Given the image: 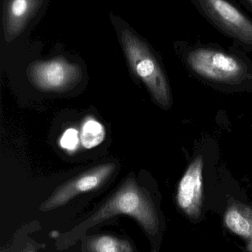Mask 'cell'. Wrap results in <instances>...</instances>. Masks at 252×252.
<instances>
[{
  "instance_id": "cell-1",
  "label": "cell",
  "mask_w": 252,
  "mask_h": 252,
  "mask_svg": "<svg viewBox=\"0 0 252 252\" xmlns=\"http://www.w3.org/2000/svg\"><path fill=\"white\" fill-rule=\"evenodd\" d=\"M118 215L131 216L149 235L158 232V219L155 208L146 192L132 176L82 226L90 227Z\"/></svg>"
},
{
  "instance_id": "cell-2",
  "label": "cell",
  "mask_w": 252,
  "mask_h": 252,
  "mask_svg": "<svg viewBox=\"0 0 252 252\" xmlns=\"http://www.w3.org/2000/svg\"><path fill=\"white\" fill-rule=\"evenodd\" d=\"M121 42L133 73L146 86L155 103L164 109L170 108L172 96L168 81L147 46L129 31H123Z\"/></svg>"
},
{
  "instance_id": "cell-3",
  "label": "cell",
  "mask_w": 252,
  "mask_h": 252,
  "mask_svg": "<svg viewBox=\"0 0 252 252\" xmlns=\"http://www.w3.org/2000/svg\"><path fill=\"white\" fill-rule=\"evenodd\" d=\"M188 63L198 75L217 82H239L247 68L237 58L216 50L198 49L188 56Z\"/></svg>"
},
{
  "instance_id": "cell-4",
  "label": "cell",
  "mask_w": 252,
  "mask_h": 252,
  "mask_svg": "<svg viewBox=\"0 0 252 252\" xmlns=\"http://www.w3.org/2000/svg\"><path fill=\"white\" fill-rule=\"evenodd\" d=\"M31 84L43 92H61L71 88L81 78V68L62 58L33 63L28 68Z\"/></svg>"
},
{
  "instance_id": "cell-5",
  "label": "cell",
  "mask_w": 252,
  "mask_h": 252,
  "mask_svg": "<svg viewBox=\"0 0 252 252\" xmlns=\"http://www.w3.org/2000/svg\"><path fill=\"white\" fill-rule=\"evenodd\" d=\"M116 169L115 163L99 164L59 187L51 195L41 204L40 210L50 211L68 204L80 194L95 190L100 188Z\"/></svg>"
},
{
  "instance_id": "cell-6",
  "label": "cell",
  "mask_w": 252,
  "mask_h": 252,
  "mask_svg": "<svg viewBox=\"0 0 252 252\" xmlns=\"http://www.w3.org/2000/svg\"><path fill=\"white\" fill-rule=\"evenodd\" d=\"M205 14L226 33L252 46V22L226 0H196Z\"/></svg>"
},
{
  "instance_id": "cell-7",
  "label": "cell",
  "mask_w": 252,
  "mask_h": 252,
  "mask_svg": "<svg viewBox=\"0 0 252 252\" xmlns=\"http://www.w3.org/2000/svg\"><path fill=\"white\" fill-rule=\"evenodd\" d=\"M204 159L198 156L188 167L178 186L176 201L179 208L191 219L201 216L204 190Z\"/></svg>"
},
{
  "instance_id": "cell-8",
  "label": "cell",
  "mask_w": 252,
  "mask_h": 252,
  "mask_svg": "<svg viewBox=\"0 0 252 252\" xmlns=\"http://www.w3.org/2000/svg\"><path fill=\"white\" fill-rule=\"evenodd\" d=\"M41 2L42 0H9L6 16V32L9 38L13 39L22 32Z\"/></svg>"
},
{
  "instance_id": "cell-9",
  "label": "cell",
  "mask_w": 252,
  "mask_h": 252,
  "mask_svg": "<svg viewBox=\"0 0 252 252\" xmlns=\"http://www.w3.org/2000/svg\"><path fill=\"white\" fill-rule=\"evenodd\" d=\"M226 227L235 235L249 241L252 238V208L243 204H233L224 215Z\"/></svg>"
},
{
  "instance_id": "cell-10",
  "label": "cell",
  "mask_w": 252,
  "mask_h": 252,
  "mask_svg": "<svg viewBox=\"0 0 252 252\" xmlns=\"http://www.w3.org/2000/svg\"><path fill=\"white\" fill-rule=\"evenodd\" d=\"M87 249L88 252H134L128 241L109 235L90 238L87 241Z\"/></svg>"
},
{
  "instance_id": "cell-11",
  "label": "cell",
  "mask_w": 252,
  "mask_h": 252,
  "mask_svg": "<svg viewBox=\"0 0 252 252\" xmlns=\"http://www.w3.org/2000/svg\"><path fill=\"white\" fill-rule=\"evenodd\" d=\"M106 132L105 127L96 121H87L84 123L81 130V140L84 148H94L103 142Z\"/></svg>"
},
{
  "instance_id": "cell-12",
  "label": "cell",
  "mask_w": 252,
  "mask_h": 252,
  "mask_svg": "<svg viewBox=\"0 0 252 252\" xmlns=\"http://www.w3.org/2000/svg\"><path fill=\"white\" fill-rule=\"evenodd\" d=\"M78 143V133L74 129L67 130L61 139V145L68 150H72Z\"/></svg>"
},
{
  "instance_id": "cell-13",
  "label": "cell",
  "mask_w": 252,
  "mask_h": 252,
  "mask_svg": "<svg viewBox=\"0 0 252 252\" xmlns=\"http://www.w3.org/2000/svg\"><path fill=\"white\" fill-rule=\"evenodd\" d=\"M247 249L248 252H252V238L247 241Z\"/></svg>"
},
{
  "instance_id": "cell-14",
  "label": "cell",
  "mask_w": 252,
  "mask_h": 252,
  "mask_svg": "<svg viewBox=\"0 0 252 252\" xmlns=\"http://www.w3.org/2000/svg\"><path fill=\"white\" fill-rule=\"evenodd\" d=\"M33 252L32 251H28V252Z\"/></svg>"
},
{
  "instance_id": "cell-15",
  "label": "cell",
  "mask_w": 252,
  "mask_h": 252,
  "mask_svg": "<svg viewBox=\"0 0 252 252\" xmlns=\"http://www.w3.org/2000/svg\"></svg>"
}]
</instances>
